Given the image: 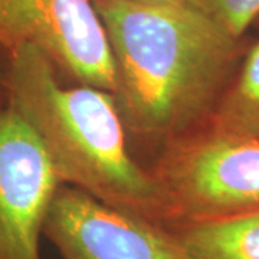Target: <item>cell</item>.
Masks as SVG:
<instances>
[{
	"mask_svg": "<svg viewBox=\"0 0 259 259\" xmlns=\"http://www.w3.org/2000/svg\"><path fill=\"white\" fill-rule=\"evenodd\" d=\"M150 173L168 228L259 209V140L202 125L166 143Z\"/></svg>",
	"mask_w": 259,
	"mask_h": 259,
	"instance_id": "3957f363",
	"label": "cell"
},
{
	"mask_svg": "<svg viewBox=\"0 0 259 259\" xmlns=\"http://www.w3.org/2000/svg\"><path fill=\"white\" fill-rule=\"evenodd\" d=\"M146 5H189V0H134Z\"/></svg>",
	"mask_w": 259,
	"mask_h": 259,
	"instance_id": "8fae6325",
	"label": "cell"
},
{
	"mask_svg": "<svg viewBox=\"0 0 259 259\" xmlns=\"http://www.w3.org/2000/svg\"><path fill=\"white\" fill-rule=\"evenodd\" d=\"M62 185L35 133L0 110V259H40L39 239Z\"/></svg>",
	"mask_w": 259,
	"mask_h": 259,
	"instance_id": "8992f818",
	"label": "cell"
},
{
	"mask_svg": "<svg viewBox=\"0 0 259 259\" xmlns=\"http://www.w3.org/2000/svg\"><path fill=\"white\" fill-rule=\"evenodd\" d=\"M6 105L35 133L62 185L164 225L160 189L130 154L114 94L65 87L47 56L23 47L9 56Z\"/></svg>",
	"mask_w": 259,
	"mask_h": 259,
	"instance_id": "7a4b0ae2",
	"label": "cell"
},
{
	"mask_svg": "<svg viewBox=\"0 0 259 259\" xmlns=\"http://www.w3.org/2000/svg\"><path fill=\"white\" fill-rule=\"evenodd\" d=\"M9 58L0 48V110L6 107V71Z\"/></svg>",
	"mask_w": 259,
	"mask_h": 259,
	"instance_id": "30bf717a",
	"label": "cell"
},
{
	"mask_svg": "<svg viewBox=\"0 0 259 259\" xmlns=\"http://www.w3.org/2000/svg\"><path fill=\"white\" fill-rule=\"evenodd\" d=\"M93 2L115 61L125 130L166 144L203 124L225 91L238 39L192 5Z\"/></svg>",
	"mask_w": 259,
	"mask_h": 259,
	"instance_id": "6da1fadb",
	"label": "cell"
},
{
	"mask_svg": "<svg viewBox=\"0 0 259 259\" xmlns=\"http://www.w3.org/2000/svg\"><path fill=\"white\" fill-rule=\"evenodd\" d=\"M258 20H259V19H258Z\"/></svg>",
	"mask_w": 259,
	"mask_h": 259,
	"instance_id": "7c38bea8",
	"label": "cell"
},
{
	"mask_svg": "<svg viewBox=\"0 0 259 259\" xmlns=\"http://www.w3.org/2000/svg\"><path fill=\"white\" fill-rule=\"evenodd\" d=\"M203 127L259 140V42L246 54L239 74L223 91Z\"/></svg>",
	"mask_w": 259,
	"mask_h": 259,
	"instance_id": "ba28073f",
	"label": "cell"
},
{
	"mask_svg": "<svg viewBox=\"0 0 259 259\" xmlns=\"http://www.w3.org/2000/svg\"><path fill=\"white\" fill-rule=\"evenodd\" d=\"M239 40L243 32L259 19V0H189Z\"/></svg>",
	"mask_w": 259,
	"mask_h": 259,
	"instance_id": "9c48e42d",
	"label": "cell"
},
{
	"mask_svg": "<svg viewBox=\"0 0 259 259\" xmlns=\"http://www.w3.org/2000/svg\"><path fill=\"white\" fill-rule=\"evenodd\" d=\"M171 229L189 259H259V209Z\"/></svg>",
	"mask_w": 259,
	"mask_h": 259,
	"instance_id": "52a82bcc",
	"label": "cell"
},
{
	"mask_svg": "<svg viewBox=\"0 0 259 259\" xmlns=\"http://www.w3.org/2000/svg\"><path fill=\"white\" fill-rule=\"evenodd\" d=\"M47 56L58 74L115 94L111 45L93 0H0V48Z\"/></svg>",
	"mask_w": 259,
	"mask_h": 259,
	"instance_id": "277c9868",
	"label": "cell"
},
{
	"mask_svg": "<svg viewBox=\"0 0 259 259\" xmlns=\"http://www.w3.org/2000/svg\"><path fill=\"white\" fill-rule=\"evenodd\" d=\"M44 235L62 259H189L171 228L72 186L56 190Z\"/></svg>",
	"mask_w": 259,
	"mask_h": 259,
	"instance_id": "5b68a950",
	"label": "cell"
}]
</instances>
